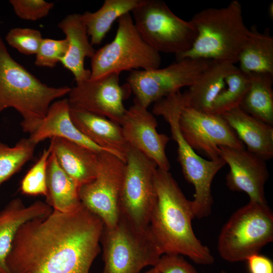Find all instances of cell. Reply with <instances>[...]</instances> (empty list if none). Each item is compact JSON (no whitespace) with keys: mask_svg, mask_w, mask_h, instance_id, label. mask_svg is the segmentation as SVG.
I'll list each match as a JSON object with an SVG mask.
<instances>
[{"mask_svg":"<svg viewBox=\"0 0 273 273\" xmlns=\"http://www.w3.org/2000/svg\"><path fill=\"white\" fill-rule=\"evenodd\" d=\"M238 62L239 69L248 76H273V37L269 31L261 32L256 26L251 27L248 37L239 54Z\"/></svg>","mask_w":273,"mask_h":273,"instance_id":"24","label":"cell"},{"mask_svg":"<svg viewBox=\"0 0 273 273\" xmlns=\"http://www.w3.org/2000/svg\"><path fill=\"white\" fill-rule=\"evenodd\" d=\"M145 273H160L159 271L154 267L151 268Z\"/></svg>","mask_w":273,"mask_h":273,"instance_id":"36","label":"cell"},{"mask_svg":"<svg viewBox=\"0 0 273 273\" xmlns=\"http://www.w3.org/2000/svg\"><path fill=\"white\" fill-rule=\"evenodd\" d=\"M16 15L20 18L36 21L47 16L54 7V3L44 0H10Z\"/></svg>","mask_w":273,"mask_h":273,"instance_id":"33","label":"cell"},{"mask_svg":"<svg viewBox=\"0 0 273 273\" xmlns=\"http://www.w3.org/2000/svg\"><path fill=\"white\" fill-rule=\"evenodd\" d=\"M249 273H273V263L268 257L259 253L253 254L246 259Z\"/></svg>","mask_w":273,"mask_h":273,"instance_id":"35","label":"cell"},{"mask_svg":"<svg viewBox=\"0 0 273 273\" xmlns=\"http://www.w3.org/2000/svg\"><path fill=\"white\" fill-rule=\"evenodd\" d=\"M47 189L46 203L54 210L69 212L81 204L78 188L52 153L48 162Z\"/></svg>","mask_w":273,"mask_h":273,"instance_id":"25","label":"cell"},{"mask_svg":"<svg viewBox=\"0 0 273 273\" xmlns=\"http://www.w3.org/2000/svg\"><path fill=\"white\" fill-rule=\"evenodd\" d=\"M142 0H105L95 12L86 11L81 14L92 46L100 44L115 20L129 13Z\"/></svg>","mask_w":273,"mask_h":273,"instance_id":"26","label":"cell"},{"mask_svg":"<svg viewBox=\"0 0 273 273\" xmlns=\"http://www.w3.org/2000/svg\"><path fill=\"white\" fill-rule=\"evenodd\" d=\"M191 21L197 31L189 50L176 56L177 60L188 58L238 62L239 54L250 33L244 23L242 7L238 0L225 7L203 9Z\"/></svg>","mask_w":273,"mask_h":273,"instance_id":"4","label":"cell"},{"mask_svg":"<svg viewBox=\"0 0 273 273\" xmlns=\"http://www.w3.org/2000/svg\"><path fill=\"white\" fill-rule=\"evenodd\" d=\"M36 146L29 138L13 147L0 142V187L32 158Z\"/></svg>","mask_w":273,"mask_h":273,"instance_id":"28","label":"cell"},{"mask_svg":"<svg viewBox=\"0 0 273 273\" xmlns=\"http://www.w3.org/2000/svg\"><path fill=\"white\" fill-rule=\"evenodd\" d=\"M250 78L239 68L225 79V87L212 103L211 113L221 115L240 105L249 87Z\"/></svg>","mask_w":273,"mask_h":273,"instance_id":"29","label":"cell"},{"mask_svg":"<svg viewBox=\"0 0 273 273\" xmlns=\"http://www.w3.org/2000/svg\"><path fill=\"white\" fill-rule=\"evenodd\" d=\"M219 156L230 167L226 176L229 189L245 193L249 201L267 204L264 186L269 172L265 161L245 148L219 147Z\"/></svg>","mask_w":273,"mask_h":273,"instance_id":"15","label":"cell"},{"mask_svg":"<svg viewBox=\"0 0 273 273\" xmlns=\"http://www.w3.org/2000/svg\"><path fill=\"white\" fill-rule=\"evenodd\" d=\"M155 185L157 201L149 229L161 254H176L197 264H212L214 259L209 249L197 238L192 228L195 217L192 201L169 171L157 168Z\"/></svg>","mask_w":273,"mask_h":273,"instance_id":"2","label":"cell"},{"mask_svg":"<svg viewBox=\"0 0 273 273\" xmlns=\"http://www.w3.org/2000/svg\"><path fill=\"white\" fill-rule=\"evenodd\" d=\"M70 114L74 125L86 138L125 163L129 145L119 124L105 117L70 106Z\"/></svg>","mask_w":273,"mask_h":273,"instance_id":"17","label":"cell"},{"mask_svg":"<svg viewBox=\"0 0 273 273\" xmlns=\"http://www.w3.org/2000/svg\"><path fill=\"white\" fill-rule=\"evenodd\" d=\"M100 241L102 273H140L147 266L154 267L162 255L149 227H138L121 214L113 227H104Z\"/></svg>","mask_w":273,"mask_h":273,"instance_id":"6","label":"cell"},{"mask_svg":"<svg viewBox=\"0 0 273 273\" xmlns=\"http://www.w3.org/2000/svg\"><path fill=\"white\" fill-rule=\"evenodd\" d=\"M143 39L159 53L180 55L190 49L197 36L192 22L175 15L161 0H142L132 11Z\"/></svg>","mask_w":273,"mask_h":273,"instance_id":"9","label":"cell"},{"mask_svg":"<svg viewBox=\"0 0 273 273\" xmlns=\"http://www.w3.org/2000/svg\"><path fill=\"white\" fill-rule=\"evenodd\" d=\"M55 137L73 142L97 152L105 151L86 138L74 125L70 117L67 99L51 104L46 116L35 131L29 134V138L36 145L47 139Z\"/></svg>","mask_w":273,"mask_h":273,"instance_id":"21","label":"cell"},{"mask_svg":"<svg viewBox=\"0 0 273 273\" xmlns=\"http://www.w3.org/2000/svg\"><path fill=\"white\" fill-rule=\"evenodd\" d=\"M247 150L265 161L273 157V127L250 115L240 106L221 114Z\"/></svg>","mask_w":273,"mask_h":273,"instance_id":"20","label":"cell"},{"mask_svg":"<svg viewBox=\"0 0 273 273\" xmlns=\"http://www.w3.org/2000/svg\"><path fill=\"white\" fill-rule=\"evenodd\" d=\"M52 210L47 203L40 201L26 206L20 199L16 198L0 210V273H11L6 259L20 226L29 220L49 214Z\"/></svg>","mask_w":273,"mask_h":273,"instance_id":"22","label":"cell"},{"mask_svg":"<svg viewBox=\"0 0 273 273\" xmlns=\"http://www.w3.org/2000/svg\"><path fill=\"white\" fill-rule=\"evenodd\" d=\"M120 125L130 146L154 161L158 168L169 171L165 150L170 138L158 132L157 119L148 108L134 103L126 109Z\"/></svg>","mask_w":273,"mask_h":273,"instance_id":"16","label":"cell"},{"mask_svg":"<svg viewBox=\"0 0 273 273\" xmlns=\"http://www.w3.org/2000/svg\"><path fill=\"white\" fill-rule=\"evenodd\" d=\"M96 178L79 190L80 202L103 221L104 226L113 227L120 216V199L125 163L107 151L98 154Z\"/></svg>","mask_w":273,"mask_h":273,"instance_id":"12","label":"cell"},{"mask_svg":"<svg viewBox=\"0 0 273 273\" xmlns=\"http://www.w3.org/2000/svg\"><path fill=\"white\" fill-rule=\"evenodd\" d=\"M103 221L82 203L24 223L6 259L11 273H89L100 252Z\"/></svg>","mask_w":273,"mask_h":273,"instance_id":"1","label":"cell"},{"mask_svg":"<svg viewBox=\"0 0 273 273\" xmlns=\"http://www.w3.org/2000/svg\"><path fill=\"white\" fill-rule=\"evenodd\" d=\"M183 96V94H182ZM180 132L188 144L209 160L219 158V147L244 149L234 130L221 115L200 111L183 103L178 116Z\"/></svg>","mask_w":273,"mask_h":273,"instance_id":"13","label":"cell"},{"mask_svg":"<svg viewBox=\"0 0 273 273\" xmlns=\"http://www.w3.org/2000/svg\"><path fill=\"white\" fill-rule=\"evenodd\" d=\"M238 68L228 62L211 61L188 90L182 93L185 105L210 113L214 100L225 87L226 77Z\"/></svg>","mask_w":273,"mask_h":273,"instance_id":"23","label":"cell"},{"mask_svg":"<svg viewBox=\"0 0 273 273\" xmlns=\"http://www.w3.org/2000/svg\"><path fill=\"white\" fill-rule=\"evenodd\" d=\"M117 22L114 39L96 51L90 58V79L124 71L160 67V53L143 39L130 13L119 18Z\"/></svg>","mask_w":273,"mask_h":273,"instance_id":"7","label":"cell"},{"mask_svg":"<svg viewBox=\"0 0 273 273\" xmlns=\"http://www.w3.org/2000/svg\"><path fill=\"white\" fill-rule=\"evenodd\" d=\"M248 76L249 86L240 107L256 119L272 125L273 76L254 74Z\"/></svg>","mask_w":273,"mask_h":273,"instance_id":"27","label":"cell"},{"mask_svg":"<svg viewBox=\"0 0 273 273\" xmlns=\"http://www.w3.org/2000/svg\"><path fill=\"white\" fill-rule=\"evenodd\" d=\"M182 103V95L178 92L154 103L152 113L161 116L169 125L172 138L177 144L178 161L183 174L195 189L194 199L191 201L195 217L201 219L211 213L213 203L212 182L226 164L221 157L209 160L203 158L186 142L178 125Z\"/></svg>","mask_w":273,"mask_h":273,"instance_id":"5","label":"cell"},{"mask_svg":"<svg viewBox=\"0 0 273 273\" xmlns=\"http://www.w3.org/2000/svg\"><path fill=\"white\" fill-rule=\"evenodd\" d=\"M219 273H227L225 270H222L220 271Z\"/></svg>","mask_w":273,"mask_h":273,"instance_id":"37","label":"cell"},{"mask_svg":"<svg viewBox=\"0 0 273 273\" xmlns=\"http://www.w3.org/2000/svg\"><path fill=\"white\" fill-rule=\"evenodd\" d=\"M70 89L42 83L11 57L0 37V113L8 108L17 110L23 119L24 132L30 134L34 131L52 102Z\"/></svg>","mask_w":273,"mask_h":273,"instance_id":"3","label":"cell"},{"mask_svg":"<svg viewBox=\"0 0 273 273\" xmlns=\"http://www.w3.org/2000/svg\"><path fill=\"white\" fill-rule=\"evenodd\" d=\"M58 27L68 43L67 52L60 62L72 73L76 83L89 79L90 71L85 68L84 60L86 57L91 58L96 50L89 40L81 14L67 15L59 23Z\"/></svg>","mask_w":273,"mask_h":273,"instance_id":"19","label":"cell"},{"mask_svg":"<svg viewBox=\"0 0 273 273\" xmlns=\"http://www.w3.org/2000/svg\"><path fill=\"white\" fill-rule=\"evenodd\" d=\"M51 154L49 148L44 149L39 159L26 173L20 187L23 194L46 196L47 167Z\"/></svg>","mask_w":273,"mask_h":273,"instance_id":"30","label":"cell"},{"mask_svg":"<svg viewBox=\"0 0 273 273\" xmlns=\"http://www.w3.org/2000/svg\"><path fill=\"white\" fill-rule=\"evenodd\" d=\"M273 240V213L267 204L249 201L224 224L217 241L220 257L229 262L245 261Z\"/></svg>","mask_w":273,"mask_h":273,"instance_id":"8","label":"cell"},{"mask_svg":"<svg viewBox=\"0 0 273 273\" xmlns=\"http://www.w3.org/2000/svg\"><path fill=\"white\" fill-rule=\"evenodd\" d=\"M7 43L26 55H36L43 39L40 32L28 28L11 29L6 37Z\"/></svg>","mask_w":273,"mask_h":273,"instance_id":"31","label":"cell"},{"mask_svg":"<svg viewBox=\"0 0 273 273\" xmlns=\"http://www.w3.org/2000/svg\"><path fill=\"white\" fill-rule=\"evenodd\" d=\"M154 161L129 145L120 199V214L135 225L149 227L157 201Z\"/></svg>","mask_w":273,"mask_h":273,"instance_id":"10","label":"cell"},{"mask_svg":"<svg viewBox=\"0 0 273 273\" xmlns=\"http://www.w3.org/2000/svg\"><path fill=\"white\" fill-rule=\"evenodd\" d=\"M119 75L112 73L76 83L68 94L70 106L105 117L120 125L126 111L123 101L131 90L127 83L120 84Z\"/></svg>","mask_w":273,"mask_h":273,"instance_id":"14","label":"cell"},{"mask_svg":"<svg viewBox=\"0 0 273 273\" xmlns=\"http://www.w3.org/2000/svg\"><path fill=\"white\" fill-rule=\"evenodd\" d=\"M211 61L188 58L163 68L131 71L126 78L134 103L146 108L152 104L189 87Z\"/></svg>","mask_w":273,"mask_h":273,"instance_id":"11","label":"cell"},{"mask_svg":"<svg viewBox=\"0 0 273 273\" xmlns=\"http://www.w3.org/2000/svg\"><path fill=\"white\" fill-rule=\"evenodd\" d=\"M68 49L67 40L43 38L36 54L34 64L38 67L53 68L60 62Z\"/></svg>","mask_w":273,"mask_h":273,"instance_id":"32","label":"cell"},{"mask_svg":"<svg viewBox=\"0 0 273 273\" xmlns=\"http://www.w3.org/2000/svg\"><path fill=\"white\" fill-rule=\"evenodd\" d=\"M49 148L79 190L96 178L99 152L57 137L51 139Z\"/></svg>","mask_w":273,"mask_h":273,"instance_id":"18","label":"cell"},{"mask_svg":"<svg viewBox=\"0 0 273 273\" xmlns=\"http://www.w3.org/2000/svg\"><path fill=\"white\" fill-rule=\"evenodd\" d=\"M154 267L160 273H198L183 255L176 254L162 255Z\"/></svg>","mask_w":273,"mask_h":273,"instance_id":"34","label":"cell"}]
</instances>
